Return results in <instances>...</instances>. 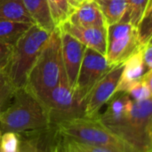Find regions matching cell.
Returning a JSON list of instances; mask_svg holds the SVG:
<instances>
[{"mask_svg": "<svg viewBox=\"0 0 152 152\" xmlns=\"http://www.w3.org/2000/svg\"><path fill=\"white\" fill-rule=\"evenodd\" d=\"M52 125L50 117L38 101L25 87L16 90L9 106L0 114V130L20 134L45 130Z\"/></svg>", "mask_w": 152, "mask_h": 152, "instance_id": "6da1fadb", "label": "cell"}, {"mask_svg": "<svg viewBox=\"0 0 152 152\" xmlns=\"http://www.w3.org/2000/svg\"><path fill=\"white\" fill-rule=\"evenodd\" d=\"M63 72L61 30L56 27L29 71L24 87L38 97L54 88L60 83Z\"/></svg>", "mask_w": 152, "mask_h": 152, "instance_id": "7a4b0ae2", "label": "cell"}, {"mask_svg": "<svg viewBox=\"0 0 152 152\" xmlns=\"http://www.w3.org/2000/svg\"><path fill=\"white\" fill-rule=\"evenodd\" d=\"M57 133L64 139L106 147L118 152H138L110 130L99 118L78 117L54 123Z\"/></svg>", "mask_w": 152, "mask_h": 152, "instance_id": "3957f363", "label": "cell"}, {"mask_svg": "<svg viewBox=\"0 0 152 152\" xmlns=\"http://www.w3.org/2000/svg\"><path fill=\"white\" fill-rule=\"evenodd\" d=\"M49 37V33L33 24L12 46L6 72L17 89L26 86L28 73Z\"/></svg>", "mask_w": 152, "mask_h": 152, "instance_id": "277c9868", "label": "cell"}, {"mask_svg": "<svg viewBox=\"0 0 152 152\" xmlns=\"http://www.w3.org/2000/svg\"><path fill=\"white\" fill-rule=\"evenodd\" d=\"M151 99L134 101L126 118L109 129L138 152H151Z\"/></svg>", "mask_w": 152, "mask_h": 152, "instance_id": "5b68a950", "label": "cell"}, {"mask_svg": "<svg viewBox=\"0 0 152 152\" xmlns=\"http://www.w3.org/2000/svg\"><path fill=\"white\" fill-rule=\"evenodd\" d=\"M37 98L47 111L52 124L84 116L85 107L77 100L70 88L65 70L54 88Z\"/></svg>", "mask_w": 152, "mask_h": 152, "instance_id": "8992f818", "label": "cell"}, {"mask_svg": "<svg viewBox=\"0 0 152 152\" xmlns=\"http://www.w3.org/2000/svg\"><path fill=\"white\" fill-rule=\"evenodd\" d=\"M141 45L136 28L127 21H120L107 27L106 59L114 66L125 62L137 53Z\"/></svg>", "mask_w": 152, "mask_h": 152, "instance_id": "52a82bcc", "label": "cell"}, {"mask_svg": "<svg viewBox=\"0 0 152 152\" xmlns=\"http://www.w3.org/2000/svg\"><path fill=\"white\" fill-rule=\"evenodd\" d=\"M112 67L108 62L105 55L93 49L86 48L74 88L77 100L84 107L86 100L94 86Z\"/></svg>", "mask_w": 152, "mask_h": 152, "instance_id": "ba28073f", "label": "cell"}, {"mask_svg": "<svg viewBox=\"0 0 152 152\" xmlns=\"http://www.w3.org/2000/svg\"><path fill=\"white\" fill-rule=\"evenodd\" d=\"M124 62L114 65L94 86L85 102L84 117L97 118L101 109L116 94Z\"/></svg>", "mask_w": 152, "mask_h": 152, "instance_id": "9c48e42d", "label": "cell"}, {"mask_svg": "<svg viewBox=\"0 0 152 152\" xmlns=\"http://www.w3.org/2000/svg\"><path fill=\"white\" fill-rule=\"evenodd\" d=\"M86 48V45L81 44L69 34L61 30V51L62 65L69 85L73 91Z\"/></svg>", "mask_w": 152, "mask_h": 152, "instance_id": "30bf717a", "label": "cell"}, {"mask_svg": "<svg viewBox=\"0 0 152 152\" xmlns=\"http://www.w3.org/2000/svg\"><path fill=\"white\" fill-rule=\"evenodd\" d=\"M60 29L69 34L87 48L93 49L103 55L107 51V28H84L69 20L59 26Z\"/></svg>", "mask_w": 152, "mask_h": 152, "instance_id": "8fae6325", "label": "cell"}, {"mask_svg": "<svg viewBox=\"0 0 152 152\" xmlns=\"http://www.w3.org/2000/svg\"><path fill=\"white\" fill-rule=\"evenodd\" d=\"M69 22L84 28H107L102 12L94 0H86L74 9Z\"/></svg>", "mask_w": 152, "mask_h": 152, "instance_id": "7c38bea8", "label": "cell"}, {"mask_svg": "<svg viewBox=\"0 0 152 152\" xmlns=\"http://www.w3.org/2000/svg\"><path fill=\"white\" fill-rule=\"evenodd\" d=\"M150 70L152 69H148V67L144 64L139 49L137 53L133 54L124 62L123 70L116 93H126L132 85L142 79Z\"/></svg>", "mask_w": 152, "mask_h": 152, "instance_id": "4fadbf2b", "label": "cell"}, {"mask_svg": "<svg viewBox=\"0 0 152 152\" xmlns=\"http://www.w3.org/2000/svg\"><path fill=\"white\" fill-rule=\"evenodd\" d=\"M35 25L51 34L56 28L50 12L47 0H22Z\"/></svg>", "mask_w": 152, "mask_h": 152, "instance_id": "5bb4252c", "label": "cell"}, {"mask_svg": "<svg viewBox=\"0 0 152 152\" xmlns=\"http://www.w3.org/2000/svg\"><path fill=\"white\" fill-rule=\"evenodd\" d=\"M0 20L34 24L22 0H0Z\"/></svg>", "mask_w": 152, "mask_h": 152, "instance_id": "9a60e30c", "label": "cell"}, {"mask_svg": "<svg viewBox=\"0 0 152 152\" xmlns=\"http://www.w3.org/2000/svg\"><path fill=\"white\" fill-rule=\"evenodd\" d=\"M102 12L107 27L120 22L126 15V0H94Z\"/></svg>", "mask_w": 152, "mask_h": 152, "instance_id": "2e32d148", "label": "cell"}, {"mask_svg": "<svg viewBox=\"0 0 152 152\" xmlns=\"http://www.w3.org/2000/svg\"><path fill=\"white\" fill-rule=\"evenodd\" d=\"M32 25V23L0 20V44L13 46Z\"/></svg>", "mask_w": 152, "mask_h": 152, "instance_id": "e0dca14e", "label": "cell"}, {"mask_svg": "<svg viewBox=\"0 0 152 152\" xmlns=\"http://www.w3.org/2000/svg\"><path fill=\"white\" fill-rule=\"evenodd\" d=\"M152 70H150L145 76L130 86L126 94L134 101H143L151 99L152 96Z\"/></svg>", "mask_w": 152, "mask_h": 152, "instance_id": "ac0fdd59", "label": "cell"}, {"mask_svg": "<svg viewBox=\"0 0 152 152\" xmlns=\"http://www.w3.org/2000/svg\"><path fill=\"white\" fill-rule=\"evenodd\" d=\"M52 19L56 27L68 20L74 8L69 0H47Z\"/></svg>", "mask_w": 152, "mask_h": 152, "instance_id": "d6986e66", "label": "cell"}, {"mask_svg": "<svg viewBox=\"0 0 152 152\" xmlns=\"http://www.w3.org/2000/svg\"><path fill=\"white\" fill-rule=\"evenodd\" d=\"M136 28L140 45H144L151 41L152 37V4L151 0L149 2L147 8L140 20Z\"/></svg>", "mask_w": 152, "mask_h": 152, "instance_id": "ffe728a7", "label": "cell"}, {"mask_svg": "<svg viewBox=\"0 0 152 152\" xmlns=\"http://www.w3.org/2000/svg\"><path fill=\"white\" fill-rule=\"evenodd\" d=\"M126 1L127 9H126V15L121 21H127L132 26L136 28L151 0H126Z\"/></svg>", "mask_w": 152, "mask_h": 152, "instance_id": "44dd1931", "label": "cell"}, {"mask_svg": "<svg viewBox=\"0 0 152 152\" xmlns=\"http://www.w3.org/2000/svg\"><path fill=\"white\" fill-rule=\"evenodd\" d=\"M16 90L6 70H0V114L9 106Z\"/></svg>", "mask_w": 152, "mask_h": 152, "instance_id": "7402d4cb", "label": "cell"}, {"mask_svg": "<svg viewBox=\"0 0 152 152\" xmlns=\"http://www.w3.org/2000/svg\"><path fill=\"white\" fill-rule=\"evenodd\" d=\"M65 152H118L102 146L92 145L71 139H65Z\"/></svg>", "mask_w": 152, "mask_h": 152, "instance_id": "603a6c76", "label": "cell"}, {"mask_svg": "<svg viewBox=\"0 0 152 152\" xmlns=\"http://www.w3.org/2000/svg\"><path fill=\"white\" fill-rule=\"evenodd\" d=\"M20 136L13 132H2L0 136V152H18Z\"/></svg>", "mask_w": 152, "mask_h": 152, "instance_id": "cb8c5ba5", "label": "cell"}, {"mask_svg": "<svg viewBox=\"0 0 152 152\" xmlns=\"http://www.w3.org/2000/svg\"><path fill=\"white\" fill-rule=\"evenodd\" d=\"M12 51V45L0 44V70H6Z\"/></svg>", "mask_w": 152, "mask_h": 152, "instance_id": "d4e9b609", "label": "cell"}, {"mask_svg": "<svg viewBox=\"0 0 152 152\" xmlns=\"http://www.w3.org/2000/svg\"><path fill=\"white\" fill-rule=\"evenodd\" d=\"M140 53L144 64L152 69V43L151 41L140 47Z\"/></svg>", "mask_w": 152, "mask_h": 152, "instance_id": "484cf974", "label": "cell"}, {"mask_svg": "<svg viewBox=\"0 0 152 152\" xmlns=\"http://www.w3.org/2000/svg\"><path fill=\"white\" fill-rule=\"evenodd\" d=\"M18 152H38L37 142L35 140L20 139V146Z\"/></svg>", "mask_w": 152, "mask_h": 152, "instance_id": "4316f807", "label": "cell"}, {"mask_svg": "<svg viewBox=\"0 0 152 152\" xmlns=\"http://www.w3.org/2000/svg\"><path fill=\"white\" fill-rule=\"evenodd\" d=\"M69 1L70 4L72 5V7L75 9V8H77L79 4H81L86 0H69Z\"/></svg>", "mask_w": 152, "mask_h": 152, "instance_id": "83f0119b", "label": "cell"}, {"mask_svg": "<svg viewBox=\"0 0 152 152\" xmlns=\"http://www.w3.org/2000/svg\"><path fill=\"white\" fill-rule=\"evenodd\" d=\"M37 147H38V144H37ZM38 152H48V151H44L43 150H41V149L38 147ZM51 152H55V150H54V151H52Z\"/></svg>", "mask_w": 152, "mask_h": 152, "instance_id": "f1b7e54d", "label": "cell"}, {"mask_svg": "<svg viewBox=\"0 0 152 152\" xmlns=\"http://www.w3.org/2000/svg\"><path fill=\"white\" fill-rule=\"evenodd\" d=\"M1 134H2V131L0 130V136H1Z\"/></svg>", "mask_w": 152, "mask_h": 152, "instance_id": "f546056e", "label": "cell"}]
</instances>
